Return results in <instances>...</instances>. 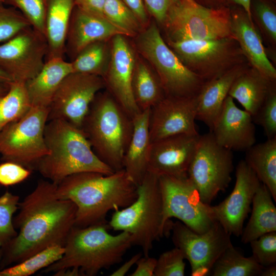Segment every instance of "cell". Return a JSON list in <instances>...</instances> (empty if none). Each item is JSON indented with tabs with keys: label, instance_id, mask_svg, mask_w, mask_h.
Here are the masks:
<instances>
[{
	"label": "cell",
	"instance_id": "cell-1",
	"mask_svg": "<svg viewBox=\"0 0 276 276\" xmlns=\"http://www.w3.org/2000/svg\"><path fill=\"white\" fill-rule=\"evenodd\" d=\"M56 187L50 181L40 180L19 203L13 221L19 231L3 247V266L19 263L51 246L64 245L75 226L77 208L71 200L57 196Z\"/></svg>",
	"mask_w": 276,
	"mask_h": 276
},
{
	"label": "cell",
	"instance_id": "cell-2",
	"mask_svg": "<svg viewBox=\"0 0 276 276\" xmlns=\"http://www.w3.org/2000/svg\"><path fill=\"white\" fill-rule=\"evenodd\" d=\"M56 193L59 198L75 204V226L84 227L107 222L110 211L131 204L137 197V186L124 169L108 175L87 172L65 178L57 185Z\"/></svg>",
	"mask_w": 276,
	"mask_h": 276
},
{
	"label": "cell",
	"instance_id": "cell-3",
	"mask_svg": "<svg viewBox=\"0 0 276 276\" xmlns=\"http://www.w3.org/2000/svg\"><path fill=\"white\" fill-rule=\"evenodd\" d=\"M44 137L49 152L35 170L56 185L74 174L114 172L96 154L82 129L65 120L48 121Z\"/></svg>",
	"mask_w": 276,
	"mask_h": 276
},
{
	"label": "cell",
	"instance_id": "cell-4",
	"mask_svg": "<svg viewBox=\"0 0 276 276\" xmlns=\"http://www.w3.org/2000/svg\"><path fill=\"white\" fill-rule=\"evenodd\" d=\"M109 228L107 222L84 227L74 226L66 240L63 256L44 271L77 268L82 275L94 276L101 270L120 263L133 246L131 237L126 232L111 235Z\"/></svg>",
	"mask_w": 276,
	"mask_h": 276
},
{
	"label": "cell",
	"instance_id": "cell-5",
	"mask_svg": "<svg viewBox=\"0 0 276 276\" xmlns=\"http://www.w3.org/2000/svg\"><path fill=\"white\" fill-rule=\"evenodd\" d=\"M173 221L166 223L158 176L147 171L137 186V197L129 205L114 211L108 224L115 231L130 234L132 245L149 256L153 243L171 233Z\"/></svg>",
	"mask_w": 276,
	"mask_h": 276
},
{
	"label": "cell",
	"instance_id": "cell-6",
	"mask_svg": "<svg viewBox=\"0 0 276 276\" xmlns=\"http://www.w3.org/2000/svg\"><path fill=\"white\" fill-rule=\"evenodd\" d=\"M81 128L103 162L114 171L123 169L133 120L108 92L96 95Z\"/></svg>",
	"mask_w": 276,
	"mask_h": 276
},
{
	"label": "cell",
	"instance_id": "cell-7",
	"mask_svg": "<svg viewBox=\"0 0 276 276\" xmlns=\"http://www.w3.org/2000/svg\"><path fill=\"white\" fill-rule=\"evenodd\" d=\"M161 25L173 41L232 36L229 6L210 8L195 0H175Z\"/></svg>",
	"mask_w": 276,
	"mask_h": 276
},
{
	"label": "cell",
	"instance_id": "cell-8",
	"mask_svg": "<svg viewBox=\"0 0 276 276\" xmlns=\"http://www.w3.org/2000/svg\"><path fill=\"white\" fill-rule=\"evenodd\" d=\"M136 46L158 76L166 96H197L205 81L188 69L163 39L153 23L139 34Z\"/></svg>",
	"mask_w": 276,
	"mask_h": 276
},
{
	"label": "cell",
	"instance_id": "cell-9",
	"mask_svg": "<svg viewBox=\"0 0 276 276\" xmlns=\"http://www.w3.org/2000/svg\"><path fill=\"white\" fill-rule=\"evenodd\" d=\"M49 108L31 106L20 119L0 132L2 160L17 163L32 171L48 153L44 132Z\"/></svg>",
	"mask_w": 276,
	"mask_h": 276
},
{
	"label": "cell",
	"instance_id": "cell-10",
	"mask_svg": "<svg viewBox=\"0 0 276 276\" xmlns=\"http://www.w3.org/2000/svg\"><path fill=\"white\" fill-rule=\"evenodd\" d=\"M182 63L205 82L247 62L233 37L216 39L165 41Z\"/></svg>",
	"mask_w": 276,
	"mask_h": 276
},
{
	"label": "cell",
	"instance_id": "cell-11",
	"mask_svg": "<svg viewBox=\"0 0 276 276\" xmlns=\"http://www.w3.org/2000/svg\"><path fill=\"white\" fill-rule=\"evenodd\" d=\"M233 169L232 151L219 145L211 131L200 135L188 178L204 203L211 205L219 192L226 190Z\"/></svg>",
	"mask_w": 276,
	"mask_h": 276
},
{
	"label": "cell",
	"instance_id": "cell-12",
	"mask_svg": "<svg viewBox=\"0 0 276 276\" xmlns=\"http://www.w3.org/2000/svg\"><path fill=\"white\" fill-rule=\"evenodd\" d=\"M166 223L175 218L193 231L203 233L216 221L211 205L204 203L188 178L158 176Z\"/></svg>",
	"mask_w": 276,
	"mask_h": 276
},
{
	"label": "cell",
	"instance_id": "cell-13",
	"mask_svg": "<svg viewBox=\"0 0 276 276\" xmlns=\"http://www.w3.org/2000/svg\"><path fill=\"white\" fill-rule=\"evenodd\" d=\"M171 232L175 247L190 263L192 276L209 275L216 260L232 244L231 235L217 221L208 231L198 233L178 220L172 222Z\"/></svg>",
	"mask_w": 276,
	"mask_h": 276
},
{
	"label": "cell",
	"instance_id": "cell-14",
	"mask_svg": "<svg viewBox=\"0 0 276 276\" xmlns=\"http://www.w3.org/2000/svg\"><path fill=\"white\" fill-rule=\"evenodd\" d=\"M105 87L101 77L72 73L62 81L49 108L48 121L65 120L81 128L90 106Z\"/></svg>",
	"mask_w": 276,
	"mask_h": 276
},
{
	"label": "cell",
	"instance_id": "cell-15",
	"mask_svg": "<svg viewBox=\"0 0 276 276\" xmlns=\"http://www.w3.org/2000/svg\"><path fill=\"white\" fill-rule=\"evenodd\" d=\"M47 53L45 37L29 27L0 44V68L13 81L25 83L42 68Z\"/></svg>",
	"mask_w": 276,
	"mask_h": 276
},
{
	"label": "cell",
	"instance_id": "cell-16",
	"mask_svg": "<svg viewBox=\"0 0 276 276\" xmlns=\"http://www.w3.org/2000/svg\"><path fill=\"white\" fill-rule=\"evenodd\" d=\"M235 175V185L231 193L218 205H211V210L215 220L228 234L239 237L261 182L245 160L238 163Z\"/></svg>",
	"mask_w": 276,
	"mask_h": 276
},
{
	"label": "cell",
	"instance_id": "cell-17",
	"mask_svg": "<svg viewBox=\"0 0 276 276\" xmlns=\"http://www.w3.org/2000/svg\"><path fill=\"white\" fill-rule=\"evenodd\" d=\"M136 58L124 35L114 36L111 38L108 66L102 77L108 92L132 119L141 111L135 103L131 87Z\"/></svg>",
	"mask_w": 276,
	"mask_h": 276
},
{
	"label": "cell",
	"instance_id": "cell-18",
	"mask_svg": "<svg viewBox=\"0 0 276 276\" xmlns=\"http://www.w3.org/2000/svg\"><path fill=\"white\" fill-rule=\"evenodd\" d=\"M197 95L166 96L150 109L149 132L151 142L178 134H199L195 123Z\"/></svg>",
	"mask_w": 276,
	"mask_h": 276
},
{
	"label": "cell",
	"instance_id": "cell-19",
	"mask_svg": "<svg viewBox=\"0 0 276 276\" xmlns=\"http://www.w3.org/2000/svg\"><path fill=\"white\" fill-rule=\"evenodd\" d=\"M200 134H178L152 142L148 171L158 176L188 177Z\"/></svg>",
	"mask_w": 276,
	"mask_h": 276
},
{
	"label": "cell",
	"instance_id": "cell-20",
	"mask_svg": "<svg viewBox=\"0 0 276 276\" xmlns=\"http://www.w3.org/2000/svg\"><path fill=\"white\" fill-rule=\"evenodd\" d=\"M252 116L235 104L227 96L222 110L210 131L216 142L231 151H246L256 142Z\"/></svg>",
	"mask_w": 276,
	"mask_h": 276
},
{
	"label": "cell",
	"instance_id": "cell-21",
	"mask_svg": "<svg viewBox=\"0 0 276 276\" xmlns=\"http://www.w3.org/2000/svg\"><path fill=\"white\" fill-rule=\"evenodd\" d=\"M232 36L238 42L249 66L272 80H276V69L270 61L262 37L245 10L229 5Z\"/></svg>",
	"mask_w": 276,
	"mask_h": 276
},
{
	"label": "cell",
	"instance_id": "cell-22",
	"mask_svg": "<svg viewBox=\"0 0 276 276\" xmlns=\"http://www.w3.org/2000/svg\"><path fill=\"white\" fill-rule=\"evenodd\" d=\"M126 35L104 17L85 12L75 6L69 24L65 53L75 58L88 45L107 41L117 35Z\"/></svg>",
	"mask_w": 276,
	"mask_h": 276
},
{
	"label": "cell",
	"instance_id": "cell-23",
	"mask_svg": "<svg viewBox=\"0 0 276 276\" xmlns=\"http://www.w3.org/2000/svg\"><path fill=\"white\" fill-rule=\"evenodd\" d=\"M249 65H236L219 76L205 82L197 95L196 120L204 123L211 131L217 120L225 99L236 78Z\"/></svg>",
	"mask_w": 276,
	"mask_h": 276
},
{
	"label": "cell",
	"instance_id": "cell-24",
	"mask_svg": "<svg viewBox=\"0 0 276 276\" xmlns=\"http://www.w3.org/2000/svg\"><path fill=\"white\" fill-rule=\"evenodd\" d=\"M150 109L141 111L132 119L133 132L123 158V169L139 185L148 171L151 146L149 132Z\"/></svg>",
	"mask_w": 276,
	"mask_h": 276
},
{
	"label": "cell",
	"instance_id": "cell-25",
	"mask_svg": "<svg viewBox=\"0 0 276 276\" xmlns=\"http://www.w3.org/2000/svg\"><path fill=\"white\" fill-rule=\"evenodd\" d=\"M72 73L71 62L63 58L47 60L41 71L25 83L31 106L49 108L62 81Z\"/></svg>",
	"mask_w": 276,
	"mask_h": 276
},
{
	"label": "cell",
	"instance_id": "cell-26",
	"mask_svg": "<svg viewBox=\"0 0 276 276\" xmlns=\"http://www.w3.org/2000/svg\"><path fill=\"white\" fill-rule=\"evenodd\" d=\"M274 86L276 80L268 79L249 66L235 80L228 96L237 100L252 117Z\"/></svg>",
	"mask_w": 276,
	"mask_h": 276
},
{
	"label": "cell",
	"instance_id": "cell-27",
	"mask_svg": "<svg viewBox=\"0 0 276 276\" xmlns=\"http://www.w3.org/2000/svg\"><path fill=\"white\" fill-rule=\"evenodd\" d=\"M45 39L48 45L46 60L63 58L74 0H45Z\"/></svg>",
	"mask_w": 276,
	"mask_h": 276
},
{
	"label": "cell",
	"instance_id": "cell-28",
	"mask_svg": "<svg viewBox=\"0 0 276 276\" xmlns=\"http://www.w3.org/2000/svg\"><path fill=\"white\" fill-rule=\"evenodd\" d=\"M272 199L268 189L261 183L252 199L250 218L241 235L243 243L276 232V208Z\"/></svg>",
	"mask_w": 276,
	"mask_h": 276
},
{
	"label": "cell",
	"instance_id": "cell-29",
	"mask_svg": "<svg viewBox=\"0 0 276 276\" xmlns=\"http://www.w3.org/2000/svg\"><path fill=\"white\" fill-rule=\"evenodd\" d=\"M131 87L134 101L141 111L151 109L166 96L155 71L144 61L137 58Z\"/></svg>",
	"mask_w": 276,
	"mask_h": 276
},
{
	"label": "cell",
	"instance_id": "cell-30",
	"mask_svg": "<svg viewBox=\"0 0 276 276\" xmlns=\"http://www.w3.org/2000/svg\"><path fill=\"white\" fill-rule=\"evenodd\" d=\"M245 162L276 201V137L254 144L246 151Z\"/></svg>",
	"mask_w": 276,
	"mask_h": 276
},
{
	"label": "cell",
	"instance_id": "cell-31",
	"mask_svg": "<svg viewBox=\"0 0 276 276\" xmlns=\"http://www.w3.org/2000/svg\"><path fill=\"white\" fill-rule=\"evenodd\" d=\"M263 268L252 256L244 257L232 244L216 260L209 275L260 276Z\"/></svg>",
	"mask_w": 276,
	"mask_h": 276
},
{
	"label": "cell",
	"instance_id": "cell-32",
	"mask_svg": "<svg viewBox=\"0 0 276 276\" xmlns=\"http://www.w3.org/2000/svg\"><path fill=\"white\" fill-rule=\"evenodd\" d=\"M106 41H97L82 50L71 62L73 73L102 77L107 67L110 56Z\"/></svg>",
	"mask_w": 276,
	"mask_h": 276
},
{
	"label": "cell",
	"instance_id": "cell-33",
	"mask_svg": "<svg viewBox=\"0 0 276 276\" xmlns=\"http://www.w3.org/2000/svg\"><path fill=\"white\" fill-rule=\"evenodd\" d=\"M31 107L25 83L15 81L10 83L8 91L0 98V132L22 117Z\"/></svg>",
	"mask_w": 276,
	"mask_h": 276
},
{
	"label": "cell",
	"instance_id": "cell-34",
	"mask_svg": "<svg viewBox=\"0 0 276 276\" xmlns=\"http://www.w3.org/2000/svg\"><path fill=\"white\" fill-rule=\"evenodd\" d=\"M64 252V246H49L0 271L2 276H28L39 270L47 268L59 260Z\"/></svg>",
	"mask_w": 276,
	"mask_h": 276
},
{
	"label": "cell",
	"instance_id": "cell-35",
	"mask_svg": "<svg viewBox=\"0 0 276 276\" xmlns=\"http://www.w3.org/2000/svg\"><path fill=\"white\" fill-rule=\"evenodd\" d=\"M250 12L257 29L272 50L276 45V7L273 0H250Z\"/></svg>",
	"mask_w": 276,
	"mask_h": 276
},
{
	"label": "cell",
	"instance_id": "cell-36",
	"mask_svg": "<svg viewBox=\"0 0 276 276\" xmlns=\"http://www.w3.org/2000/svg\"><path fill=\"white\" fill-rule=\"evenodd\" d=\"M103 14L126 36H134L143 30V25L138 18L122 0H105Z\"/></svg>",
	"mask_w": 276,
	"mask_h": 276
},
{
	"label": "cell",
	"instance_id": "cell-37",
	"mask_svg": "<svg viewBox=\"0 0 276 276\" xmlns=\"http://www.w3.org/2000/svg\"><path fill=\"white\" fill-rule=\"evenodd\" d=\"M19 197L6 191L0 196V246L5 247L17 234L12 219L18 209Z\"/></svg>",
	"mask_w": 276,
	"mask_h": 276
},
{
	"label": "cell",
	"instance_id": "cell-38",
	"mask_svg": "<svg viewBox=\"0 0 276 276\" xmlns=\"http://www.w3.org/2000/svg\"><path fill=\"white\" fill-rule=\"evenodd\" d=\"M3 3L18 8L31 27L45 37V0H3Z\"/></svg>",
	"mask_w": 276,
	"mask_h": 276
},
{
	"label": "cell",
	"instance_id": "cell-39",
	"mask_svg": "<svg viewBox=\"0 0 276 276\" xmlns=\"http://www.w3.org/2000/svg\"><path fill=\"white\" fill-rule=\"evenodd\" d=\"M0 3V43L11 39L23 30L31 27L19 11L6 8Z\"/></svg>",
	"mask_w": 276,
	"mask_h": 276
},
{
	"label": "cell",
	"instance_id": "cell-40",
	"mask_svg": "<svg viewBox=\"0 0 276 276\" xmlns=\"http://www.w3.org/2000/svg\"><path fill=\"white\" fill-rule=\"evenodd\" d=\"M252 119L263 128L267 139L276 137V86L271 89Z\"/></svg>",
	"mask_w": 276,
	"mask_h": 276
},
{
	"label": "cell",
	"instance_id": "cell-41",
	"mask_svg": "<svg viewBox=\"0 0 276 276\" xmlns=\"http://www.w3.org/2000/svg\"><path fill=\"white\" fill-rule=\"evenodd\" d=\"M252 257L261 266L276 264V232L264 234L250 243Z\"/></svg>",
	"mask_w": 276,
	"mask_h": 276
},
{
	"label": "cell",
	"instance_id": "cell-42",
	"mask_svg": "<svg viewBox=\"0 0 276 276\" xmlns=\"http://www.w3.org/2000/svg\"><path fill=\"white\" fill-rule=\"evenodd\" d=\"M181 250L177 247L163 252L157 259L154 276H183L186 263Z\"/></svg>",
	"mask_w": 276,
	"mask_h": 276
},
{
	"label": "cell",
	"instance_id": "cell-43",
	"mask_svg": "<svg viewBox=\"0 0 276 276\" xmlns=\"http://www.w3.org/2000/svg\"><path fill=\"white\" fill-rule=\"evenodd\" d=\"M31 172L20 164L5 162L0 164V185L7 187L19 183L27 179Z\"/></svg>",
	"mask_w": 276,
	"mask_h": 276
},
{
	"label": "cell",
	"instance_id": "cell-44",
	"mask_svg": "<svg viewBox=\"0 0 276 276\" xmlns=\"http://www.w3.org/2000/svg\"><path fill=\"white\" fill-rule=\"evenodd\" d=\"M175 0H143L149 13L160 25Z\"/></svg>",
	"mask_w": 276,
	"mask_h": 276
},
{
	"label": "cell",
	"instance_id": "cell-45",
	"mask_svg": "<svg viewBox=\"0 0 276 276\" xmlns=\"http://www.w3.org/2000/svg\"><path fill=\"white\" fill-rule=\"evenodd\" d=\"M157 259L148 256L141 257L136 263V268L130 276H154Z\"/></svg>",
	"mask_w": 276,
	"mask_h": 276
},
{
	"label": "cell",
	"instance_id": "cell-46",
	"mask_svg": "<svg viewBox=\"0 0 276 276\" xmlns=\"http://www.w3.org/2000/svg\"><path fill=\"white\" fill-rule=\"evenodd\" d=\"M75 6L91 14L104 17L103 9L105 0H74Z\"/></svg>",
	"mask_w": 276,
	"mask_h": 276
},
{
	"label": "cell",
	"instance_id": "cell-47",
	"mask_svg": "<svg viewBox=\"0 0 276 276\" xmlns=\"http://www.w3.org/2000/svg\"><path fill=\"white\" fill-rule=\"evenodd\" d=\"M134 13L143 25L147 22V15L143 0H122Z\"/></svg>",
	"mask_w": 276,
	"mask_h": 276
},
{
	"label": "cell",
	"instance_id": "cell-48",
	"mask_svg": "<svg viewBox=\"0 0 276 276\" xmlns=\"http://www.w3.org/2000/svg\"><path fill=\"white\" fill-rule=\"evenodd\" d=\"M142 252L133 255L130 259L123 264L119 268L110 274V276H124L127 274L130 268L136 264L139 259L142 257Z\"/></svg>",
	"mask_w": 276,
	"mask_h": 276
},
{
	"label": "cell",
	"instance_id": "cell-49",
	"mask_svg": "<svg viewBox=\"0 0 276 276\" xmlns=\"http://www.w3.org/2000/svg\"><path fill=\"white\" fill-rule=\"evenodd\" d=\"M200 5L210 8H219L229 6V0H195Z\"/></svg>",
	"mask_w": 276,
	"mask_h": 276
},
{
	"label": "cell",
	"instance_id": "cell-50",
	"mask_svg": "<svg viewBox=\"0 0 276 276\" xmlns=\"http://www.w3.org/2000/svg\"><path fill=\"white\" fill-rule=\"evenodd\" d=\"M55 275L58 276H80L82 274L78 268H68L55 272Z\"/></svg>",
	"mask_w": 276,
	"mask_h": 276
},
{
	"label": "cell",
	"instance_id": "cell-51",
	"mask_svg": "<svg viewBox=\"0 0 276 276\" xmlns=\"http://www.w3.org/2000/svg\"><path fill=\"white\" fill-rule=\"evenodd\" d=\"M250 0H229V5H237L242 7L251 18L250 12Z\"/></svg>",
	"mask_w": 276,
	"mask_h": 276
},
{
	"label": "cell",
	"instance_id": "cell-52",
	"mask_svg": "<svg viewBox=\"0 0 276 276\" xmlns=\"http://www.w3.org/2000/svg\"><path fill=\"white\" fill-rule=\"evenodd\" d=\"M276 264L269 266L264 267L260 276H275Z\"/></svg>",
	"mask_w": 276,
	"mask_h": 276
},
{
	"label": "cell",
	"instance_id": "cell-53",
	"mask_svg": "<svg viewBox=\"0 0 276 276\" xmlns=\"http://www.w3.org/2000/svg\"><path fill=\"white\" fill-rule=\"evenodd\" d=\"M13 81L10 76L0 68V83L10 84Z\"/></svg>",
	"mask_w": 276,
	"mask_h": 276
},
{
	"label": "cell",
	"instance_id": "cell-54",
	"mask_svg": "<svg viewBox=\"0 0 276 276\" xmlns=\"http://www.w3.org/2000/svg\"><path fill=\"white\" fill-rule=\"evenodd\" d=\"M9 85L10 84L0 83V98L5 95L8 91L9 88Z\"/></svg>",
	"mask_w": 276,
	"mask_h": 276
},
{
	"label": "cell",
	"instance_id": "cell-55",
	"mask_svg": "<svg viewBox=\"0 0 276 276\" xmlns=\"http://www.w3.org/2000/svg\"><path fill=\"white\" fill-rule=\"evenodd\" d=\"M3 3V0H0V3Z\"/></svg>",
	"mask_w": 276,
	"mask_h": 276
},
{
	"label": "cell",
	"instance_id": "cell-56",
	"mask_svg": "<svg viewBox=\"0 0 276 276\" xmlns=\"http://www.w3.org/2000/svg\"><path fill=\"white\" fill-rule=\"evenodd\" d=\"M0 276H2L1 274H0Z\"/></svg>",
	"mask_w": 276,
	"mask_h": 276
}]
</instances>
